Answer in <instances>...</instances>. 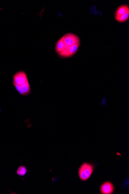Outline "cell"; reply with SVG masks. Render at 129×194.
Returning <instances> with one entry per match:
<instances>
[{
    "instance_id": "cell-1",
    "label": "cell",
    "mask_w": 129,
    "mask_h": 194,
    "mask_svg": "<svg viewBox=\"0 0 129 194\" xmlns=\"http://www.w3.org/2000/svg\"><path fill=\"white\" fill-rule=\"evenodd\" d=\"M64 36V43L66 49H68L76 44L81 45L80 38L76 35L72 33H68Z\"/></svg>"
},
{
    "instance_id": "cell-2",
    "label": "cell",
    "mask_w": 129,
    "mask_h": 194,
    "mask_svg": "<svg viewBox=\"0 0 129 194\" xmlns=\"http://www.w3.org/2000/svg\"><path fill=\"white\" fill-rule=\"evenodd\" d=\"M93 167L91 164L84 163L80 168L79 176L80 179L82 181L87 180L92 174Z\"/></svg>"
},
{
    "instance_id": "cell-3",
    "label": "cell",
    "mask_w": 129,
    "mask_h": 194,
    "mask_svg": "<svg viewBox=\"0 0 129 194\" xmlns=\"http://www.w3.org/2000/svg\"><path fill=\"white\" fill-rule=\"evenodd\" d=\"M27 80L28 79L26 73L24 71H20L18 72L14 76L13 83L20 86L24 84Z\"/></svg>"
},
{
    "instance_id": "cell-4",
    "label": "cell",
    "mask_w": 129,
    "mask_h": 194,
    "mask_svg": "<svg viewBox=\"0 0 129 194\" xmlns=\"http://www.w3.org/2000/svg\"><path fill=\"white\" fill-rule=\"evenodd\" d=\"M80 44H76L71 47L68 49H66L62 52L58 54L59 56L64 58L70 57L74 55L77 52Z\"/></svg>"
},
{
    "instance_id": "cell-5",
    "label": "cell",
    "mask_w": 129,
    "mask_h": 194,
    "mask_svg": "<svg viewBox=\"0 0 129 194\" xmlns=\"http://www.w3.org/2000/svg\"><path fill=\"white\" fill-rule=\"evenodd\" d=\"M114 190V187L111 182H106L102 185L100 190L102 193L110 194L113 193Z\"/></svg>"
},
{
    "instance_id": "cell-6",
    "label": "cell",
    "mask_w": 129,
    "mask_h": 194,
    "mask_svg": "<svg viewBox=\"0 0 129 194\" xmlns=\"http://www.w3.org/2000/svg\"><path fill=\"white\" fill-rule=\"evenodd\" d=\"M128 11H129V7L128 5L123 4L117 8L115 13V19L122 16Z\"/></svg>"
},
{
    "instance_id": "cell-7",
    "label": "cell",
    "mask_w": 129,
    "mask_h": 194,
    "mask_svg": "<svg viewBox=\"0 0 129 194\" xmlns=\"http://www.w3.org/2000/svg\"><path fill=\"white\" fill-rule=\"evenodd\" d=\"M64 36L62 37L59 40H58L56 43L55 50H56V52L58 54L62 52L63 51L65 50L64 43Z\"/></svg>"
},
{
    "instance_id": "cell-8",
    "label": "cell",
    "mask_w": 129,
    "mask_h": 194,
    "mask_svg": "<svg viewBox=\"0 0 129 194\" xmlns=\"http://www.w3.org/2000/svg\"><path fill=\"white\" fill-rule=\"evenodd\" d=\"M20 87L25 96L29 95L31 93V89L28 80H27L24 84L20 85Z\"/></svg>"
},
{
    "instance_id": "cell-9",
    "label": "cell",
    "mask_w": 129,
    "mask_h": 194,
    "mask_svg": "<svg viewBox=\"0 0 129 194\" xmlns=\"http://www.w3.org/2000/svg\"><path fill=\"white\" fill-rule=\"evenodd\" d=\"M129 17V11L122 15V16L116 19V20L120 23H123L128 20Z\"/></svg>"
},
{
    "instance_id": "cell-10",
    "label": "cell",
    "mask_w": 129,
    "mask_h": 194,
    "mask_svg": "<svg viewBox=\"0 0 129 194\" xmlns=\"http://www.w3.org/2000/svg\"><path fill=\"white\" fill-rule=\"evenodd\" d=\"M17 173L19 176H23L25 175L27 173L26 168L24 166H21L19 167L18 169Z\"/></svg>"
},
{
    "instance_id": "cell-11",
    "label": "cell",
    "mask_w": 129,
    "mask_h": 194,
    "mask_svg": "<svg viewBox=\"0 0 129 194\" xmlns=\"http://www.w3.org/2000/svg\"><path fill=\"white\" fill-rule=\"evenodd\" d=\"M13 83L14 85L15 86V88H16V90H17L18 92L21 94L22 95V96H25L24 92H23V91L22 90L20 86L18 85L15 84V83Z\"/></svg>"
}]
</instances>
